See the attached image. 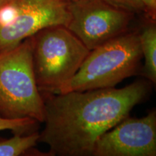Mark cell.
<instances>
[{
    "label": "cell",
    "mask_w": 156,
    "mask_h": 156,
    "mask_svg": "<svg viewBox=\"0 0 156 156\" xmlns=\"http://www.w3.org/2000/svg\"><path fill=\"white\" fill-rule=\"evenodd\" d=\"M148 91L147 83L136 81L122 88L54 93L44 99L38 142L49 147L51 155H93L98 140L128 117Z\"/></svg>",
    "instance_id": "cell-1"
},
{
    "label": "cell",
    "mask_w": 156,
    "mask_h": 156,
    "mask_svg": "<svg viewBox=\"0 0 156 156\" xmlns=\"http://www.w3.org/2000/svg\"><path fill=\"white\" fill-rule=\"evenodd\" d=\"M33 46L31 36L0 53V116L3 118L44 122V98L35 78Z\"/></svg>",
    "instance_id": "cell-2"
},
{
    "label": "cell",
    "mask_w": 156,
    "mask_h": 156,
    "mask_svg": "<svg viewBox=\"0 0 156 156\" xmlns=\"http://www.w3.org/2000/svg\"><path fill=\"white\" fill-rule=\"evenodd\" d=\"M142 57L139 34L124 33L90 51L58 93L114 87L136 73Z\"/></svg>",
    "instance_id": "cell-3"
},
{
    "label": "cell",
    "mask_w": 156,
    "mask_h": 156,
    "mask_svg": "<svg viewBox=\"0 0 156 156\" xmlns=\"http://www.w3.org/2000/svg\"><path fill=\"white\" fill-rule=\"evenodd\" d=\"M33 38V64L38 88L58 93L77 73L90 50L64 25L42 29Z\"/></svg>",
    "instance_id": "cell-4"
},
{
    "label": "cell",
    "mask_w": 156,
    "mask_h": 156,
    "mask_svg": "<svg viewBox=\"0 0 156 156\" xmlns=\"http://www.w3.org/2000/svg\"><path fill=\"white\" fill-rule=\"evenodd\" d=\"M70 20L67 28L90 51L126 32L131 12L106 0L68 3Z\"/></svg>",
    "instance_id": "cell-5"
},
{
    "label": "cell",
    "mask_w": 156,
    "mask_h": 156,
    "mask_svg": "<svg viewBox=\"0 0 156 156\" xmlns=\"http://www.w3.org/2000/svg\"><path fill=\"white\" fill-rule=\"evenodd\" d=\"M18 15L0 28V53L10 50L38 31L54 25L67 26L70 20L65 0H20Z\"/></svg>",
    "instance_id": "cell-6"
},
{
    "label": "cell",
    "mask_w": 156,
    "mask_h": 156,
    "mask_svg": "<svg viewBox=\"0 0 156 156\" xmlns=\"http://www.w3.org/2000/svg\"><path fill=\"white\" fill-rule=\"evenodd\" d=\"M156 113L142 118H126L98 140L94 156H155Z\"/></svg>",
    "instance_id": "cell-7"
},
{
    "label": "cell",
    "mask_w": 156,
    "mask_h": 156,
    "mask_svg": "<svg viewBox=\"0 0 156 156\" xmlns=\"http://www.w3.org/2000/svg\"><path fill=\"white\" fill-rule=\"evenodd\" d=\"M142 57L145 59L143 74L153 83L156 81V28L147 25L139 34Z\"/></svg>",
    "instance_id": "cell-8"
},
{
    "label": "cell",
    "mask_w": 156,
    "mask_h": 156,
    "mask_svg": "<svg viewBox=\"0 0 156 156\" xmlns=\"http://www.w3.org/2000/svg\"><path fill=\"white\" fill-rule=\"evenodd\" d=\"M39 140L38 132L28 135L17 134L9 139H0V156H18L25 153L36 145Z\"/></svg>",
    "instance_id": "cell-9"
},
{
    "label": "cell",
    "mask_w": 156,
    "mask_h": 156,
    "mask_svg": "<svg viewBox=\"0 0 156 156\" xmlns=\"http://www.w3.org/2000/svg\"><path fill=\"white\" fill-rule=\"evenodd\" d=\"M37 123L30 118L6 119L0 116V131L12 130L16 134H21L31 129Z\"/></svg>",
    "instance_id": "cell-10"
},
{
    "label": "cell",
    "mask_w": 156,
    "mask_h": 156,
    "mask_svg": "<svg viewBox=\"0 0 156 156\" xmlns=\"http://www.w3.org/2000/svg\"><path fill=\"white\" fill-rule=\"evenodd\" d=\"M106 1L117 7L129 11L131 12L145 11L143 5L140 0H106Z\"/></svg>",
    "instance_id": "cell-11"
},
{
    "label": "cell",
    "mask_w": 156,
    "mask_h": 156,
    "mask_svg": "<svg viewBox=\"0 0 156 156\" xmlns=\"http://www.w3.org/2000/svg\"><path fill=\"white\" fill-rule=\"evenodd\" d=\"M144 7L145 12L153 20L155 18L156 0H140Z\"/></svg>",
    "instance_id": "cell-12"
},
{
    "label": "cell",
    "mask_w": 156,
    "mask_h": 156,
    "mask_svg": "<svg viewBox=\"0 0 156 156\" xmlns=\"http://www.w3.org/2000/svg\"><path fill=\"white\" fill-rule=\"evenodd\" d=\"M67 3H72V2H78L84 1V0H65Z\"/></svg>",
    "instance_id": "cell-13"
},
{
    "label": "cell",
    "mask_w": 156,
    "mask_h": 156,
    "mask_svg": "<svg viewBox=\"0 0 156 156\" xmlns=\"http://www.w3.org/2000/svg\"><path fill=\"white\" fill-rule=\"evenodd\" d=\"M6 0H0V7H1V6L3 5V4H5L6 2Z\"/></svg>",
    "instance_id": "cell-14"
},
{
    "label": "cell",
    "mask_w": 156,
    "mask_h": 156,
    "mask_svg": "<svg viewBox=\"0 0 156 156\" xmlns=\"http://www.w3.org/2000/svg\"><path fill=\"white\" fill-rule=\"evenodd\" d=\"M6 1H7V2H8V1H12V0H6Z\"/></svg>",
    "instance_id": "cell-15"
}]
</instances>
